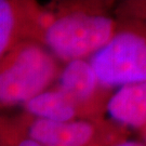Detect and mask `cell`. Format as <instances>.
Wrapping results in <instances>:
<instances>
[{
    "label": "cell",
    "instance_id": "1",
    "mask_svg": "<svg viewBox=\"0 0 146 146\" xmlns=\"http://www.w3.org/2000/svg\"><path fill=\"white\" fill-rule=\"evenodd\" d=\"M115 5L108 0H61L42 5L40 43L63 64L89 60L117 31Z\"/></svg>",
    "mask_w": 146,
    "mask_h": 146
},
{
    "label": "cell",
    "instance_id": "7",
    "mask_svg": "<svg viewBox=\"0 0 146 146\" xmlns=\"http://www.w3.org/2000/svg\"><path fill=\"white\" fill-rule=\"evenodd\" d=\"M108 118L139 133L146 141V82L122 86L111 94L107 103Z\"/></svg>",
    "mask_w": 146,
    "mask_h": 146
},
{
    "label": "cell",
    "instance_id": "5",
    "mask_svg": "<svg viewBox=\"0 0 146 146\" xmlns=\"http://www.w3.org/2000/svg\"><path fill=\"white\" fill-rule=\"evenodd\" d=\"M55 86L75 105L80 120L106 118L107 103L114 92L100 82L88 60L65 63Z\"/></svg>",
    "mask_w": 146,
    "mask_h": 146
},
{
    "label": "cell",
    "instance_id": "2",
    "mask_svg": "<svg viewBox=\"0 0 146 146\" xmlns=\"http://www.w3.org/2000/svg\"><path fill=\"white\" fill-rule=\"evenodd\" d=\"M63 65L39 42L17 43L0 58V113L52 87Z\"/></svg>",
    "mask_w": 146,
    "mask_h": 146
},
{
    "label": "cell",
    "instance_id": "9",
    "mask_svg": "<svg viewBox=\"0 0 146 146\" xmlns=\"http://www.w3.org/2000/svg\"><path fill=\"white\" fill-rule=\"evenodd\" d=\"M0 146H42L27 135L12 115L0 113Z\"/></svg>",
    "mask_w": 146,
    "mask_h": 146
},
{
    "label": "cell",
    "instance_id": "10",
    "mask_svg": "<svg viewBox=\"0 0 146 146\" xmlns=\"http://www.w3.org/2000/svg\"><path fill=\"white\" fill-rule=\"evenodd\" d=\"M146 2L143 0H129L115 5L113 15L118 22L142 21L145 22Z\"/></svg>",
    "mask_w": 146,
    "mask_h": 146
},
{
    "label": "cell",
    "instance_id": "3",
    "mask_svg": "<svg viewBox=\"0 0 146 146\" xmlns=\"http://www.w3.org/2000/svg\"><path fill=\"white\" fill-rule=\"evenodd\" d=\"M88 62L100 82L113 90L146 82V23L119 22L113 38Z\"/></svg>",
    "mask_w": 146,
    "mask_h": 146
},
{
    "label": "cell",
    "instance_id": "11",
    "mask_svg": "<svg viewBox=\"0 0 146 146\" xmlns=\"http://www.w3.org/2000/svg\"><path fill=\"white\" fill-rule=\"evenodd\" d=\"M118 146H146V144L145 142H142L137 139H135V140H131L130 139V140L123 142L122 144H120Z\"/></svg>",
    "mask_w": 146,
    "mask_h": 146
},
{
    "label": "cell",
    "instance_id": "8",
    "mask_svg": "<svg viewBox=\"0 0 146 146\" xmlns=\"http://www.w3.org/2000/svg\"><path fill=\"white\" fill-rule=\"evenodd\" d=\"M22 111L35 118L55 122L80 120L75 105L55 84L24 103L22 105Z\"/></svg>",
    "mask_w": 146,
    "mask_h": 146
},
{
    "label": "cell",
    "instance_id": "4",
    "mask_svg": "<svg viewBox=\"0 0 146 146\" xmlns=\"http://www.w3.org/2000/svg\"><path fill=\"white\" fill-rule=\"evenodd\" d=\"M12 116L27 135L42 146H118L130 140L131 131L108 117L55 122L23 111Z\"/></svg>",
    "mask_w": 146,
    "mask_h": 146
},
{
    "label": "cell",
    "instance_id": "6",
    "mask_svg": "<svg viewBox=\"0 0 146 146\" xmlns=\"http://www.w3.org/2000/svg\"><path fill=\"white\" fill-rule=\"evenodd\" d=\"M42 5L34 0H0V58L17 43H40Z\"/></svg>",
    "mask_w": 146,
    "mask_h": 146
}]
</instances>
